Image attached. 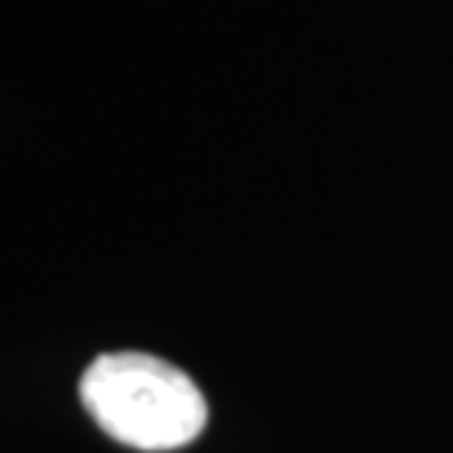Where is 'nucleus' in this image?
Listing matches in <instances>:
<instances>
[{
	"label": "nucleus",
	"instance_id": "f257e3e1",
	"mask_svg": "<svg viewBox=\"0 0 453 453\" xmlns=\"http://www.w3.org/2000/svg\"><path fill=\"white\" fill-rule=\"evenodd\" d=\"M81 403L108 437L145 453L179 450L209 420L192 376L151 353L97 357L81 376Z\"/></svg>",
	"mask_w": 453,
	"mask_h": 453
}]
</instances>
